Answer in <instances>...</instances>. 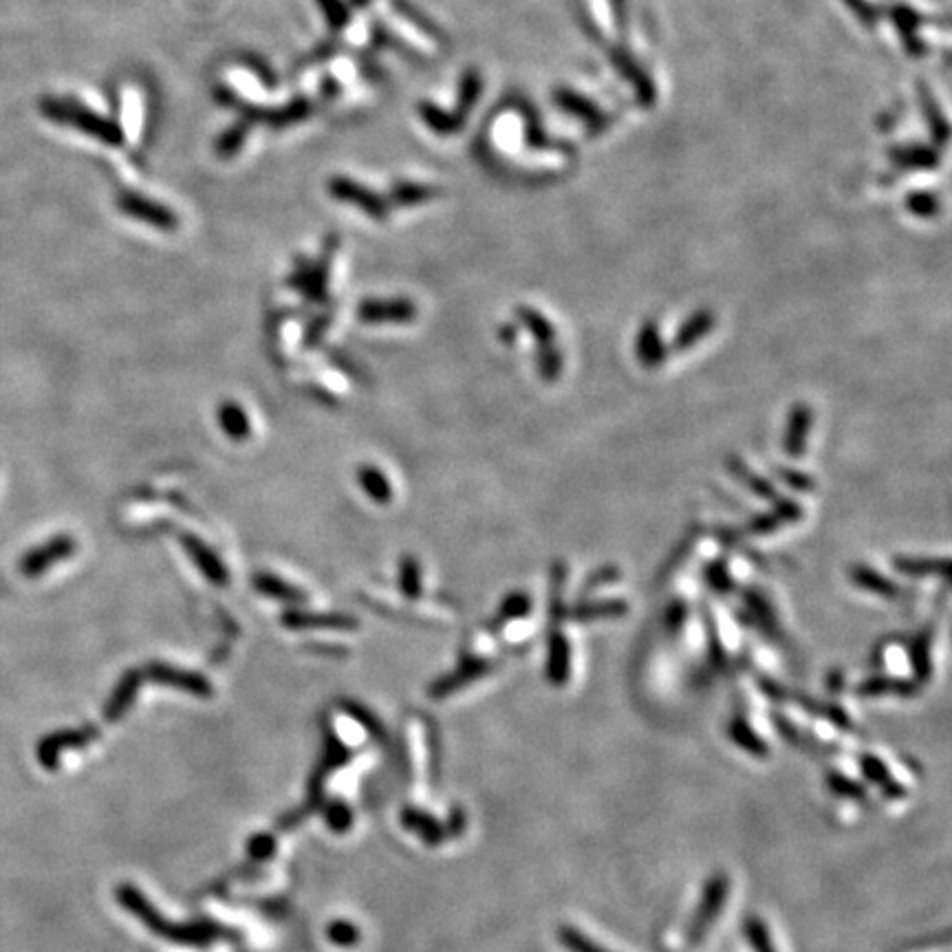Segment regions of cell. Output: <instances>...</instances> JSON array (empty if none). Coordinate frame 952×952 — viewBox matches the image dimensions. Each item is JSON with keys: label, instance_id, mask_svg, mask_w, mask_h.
Listing matches in <instances>:
<instances>
[{"label": "cell", "instance_id": "1", "mask_svg": "<svg viewBox=\"0 0 952 952\" xmlns=\"http://www.w3.org/2000/svg\"><path fill=\"white\" fill-rule=\"evenodd\" d=\"M42 111H45L47 117L56 119V122L73 126L86 135L100 139V142L106 146H124L126 142L124 131L115 122L75 102L47 100L45 104H42Z\"/></svg>", "mask_w": 952, "mask_h": 952}, {"label": "cell", "instance_id": "2", "mask_svg": "<svg viewBox=\"0 0 952 952\" xmlns=\"http://www.w3.org/2000/svg\"><path fill=\"white\" fill-rule=\"evenodd\" d=\"M730 897V878L726 873H714L712 878L703 884V891L699 897V904L695 908V917L690 919L688 926V944L699 946L703 939L708 937L710 928L717 924L726 902Z\"/></svg>", "mask_w": 952, "mask_h": 952}, {"label": "cell", "instance_id": "3", "mask_svg": "<svg viewBox=\"0 0 952 952\" xmlns=\"http://www.w3.org/2000/svg\"><path fill=\"white\" fill-rule=\"evenodd\" d=\"M117 208L122 214L131 216V219L144 221L153 227H159L164 232H172L179 225V219L170 208L157 201H150L137 192H122L117 197Z\"/></svg>", "mask_w": 952, "mask_h": 952}, {"label": "cell", "instance_id": "4", "mask_svg": "<svg viewBox=\"0 0 952 952\" xmlns=\"http://www.w3.org/2000/svg\"><path fill=\"white\" fill-rule=\"evenodd\" d=\"M329 192L333 199L357 205V208H360L364 214H369L371 219L384 221L388 216L386 201L380 197V194H375L373 190L362 186V183L351 181L346 177H333L329 181Z\"/></svg>", "mask_w": 952, "mask_h": 952}, {"label": "cell", "instance_id": "5", "mask_svg": "<svg viewBox=\"0 0 952 952\" xmlns=\"http://www.w3.org/2000/svg\"><path fill=\"white\" fill-rule=\"evenodd\" d=\"M811 419H814V415H811L807 404H796L792 408V413H789L785 441H783V448L789 457H800V454L805 452Z\"/></svg>", "mask_w": 952, "mask_h": 952}, {"label": "cell", "instance_id": "6", "mask_svg": "<svg viewBox=\"0 0 952 952\" xmlns=\"http://www.w3.org/2000/svg\"><path fill=\"white\" fill-rule=\"evenodd\" d=\"M360 318L364 322H408L415 318V305L408 300L391 302H364L360 307Z\"/></svg>", "mask_w": 952, "mask_h": 952}, {"label": "cell", "instance_id": "7", "mask_svg": "<svg viewBox=\"0 0 952 952\" xmlns=\"http://www.w3.org/2000/svg\"><path fill=\"white\" fill-rule=\"evenodd\" d=\"M571 675V648L565 635L554 633L549 640V657H547V679L554 686H562L569 681Z\"/></svg>", "mask_w": 952, "mask_h": 952}, {"label": "cell", "instance_id": "8", "mask_svg": "<svg viewBox=\"0 0 952 952\" xmlns=\"http://www.w3.org/2000/svg\"><path fill=\"white\" fill-rule=\"evenodd\" d=\"M637 357H640L646 369H655L666 360V344L662 335H659V327L651 320L644 324L640 335H637Z\"/></svg>", "mask_w": 952, "mask_h": 952}, {"label": "cell", "instance_id": "9", "mask_svg": "<svg viewBox=\"0 0 952 952\" xmlns=\"http://www.w3.org/2000/svg\"><path fill=\"white\" fill-rule=\"evenodd\" d=\"M712 327H714V313L708 309L697 311L688 322L681 324V329L675 338V349L679 351L690 349V346H695L703 335H708Z\"/></svg>", "mask_w": 952, "mask_h": 952}, {"label": "cell", "instance_id": "10", "mask_svg": "<svg viewBox=\"0 0 952 952\" xmlns=\"http://www.w3.org/2000/svg\"><path fill=\"white\" fill-rule=\"evenodd\" d=\"M728 732H730V739L734 741V745H739V748L745 750L748 754L759 756V759H763V756L770 754L767 743L759 737V732H756L745 719H739V717L732 719Z\"/></svg>", "mask_w": 952, "mask_h": 952}, {"label": "cell", "instance_id": "11", "mask_svg": "<svg viewBox=\"0 0 952 952\" xmlns=\"http://www.w3.org/2000/svg\"><path fill=\"white\" fill-rule=\"evenodd\" d=\"M860 767H862V772L864 776L869 778L871 783L875 785H880L886 796H891V798H902L906 794V789L902 785H897L893 781V776L889 772V767H886L880 759H875V756H862V761H860Z\"/></svg>", "mask_w": 952, "mask_h": 952}, {"label": "cell", "instance_id": "12", "mask_svg": "<svg viewBox=\"0 0 952 952\" xmlns=\"http://www.w3.org/2000/svg\"><path fill=\"white\" fill-rule=\"evenodd\" d=\"M309 113H311V102L305 100V97H298V100L289 102L283 108H276V111H263V108H261L258 119H267V122L272 124L274 128H283V126L296 124V122H300V119L309 117Z\"/></svg>", "mask_w": 952, "mask_h": 952}, {"label": "cell", "instance_id": "13", "mask_svg": "<svg viewBox=\"0 0 952 952\" xmlns=\"http://www.w3.org/2000/svg\"><path fill=\"white\" fill-rule=\"evenodd\" d=\"M915 692V686L908 684V681L902 679H891V677H873L858 688V695L864 697H880V695H900L908 697Z\"/></svg>", "mask_w": 952, "mask_h": 952}, {"label": "cell", "instance_id": "14", "mask_svg": "<svg viewBox=\"0 0 952 952\" xmlns=\"http://www.w3.org/2000/svg\"><path fill=\"white\" fill-rule=\"evenodd\" d=\"M851 578H853V582L858 584V587L867 589V591H873V593H878V595H897V587H895V584H893L889 578H884L882 573H878V571L867 567V565L853 567V569H851Z\"/></svg>", "mask_w": 952, "mask_h": 952}, {"label": "cell", "instance_id": "15", "mask_svg": "<svg viewBox=\"0 0 952 952\" xmlns=\"http://www.w3.org/2000/svg\"><path fill=\"white\" fill-rule=\"evenodd\" d=\"M558 941L569 952H611L604 946H600L598 941H593L589 935H584L576 926H567V924L558 928Z\"/></svg>", "mask_w": 952, "mask_h": 952}, {"label": "cell", "instance_id": "16", "mask_svg": "<svg viewBox=\"0 0 952 952\" xmlns=\"http://www.w3.org/2000/svg\"><path fill=\"white\" fill-rule=\"evenodd\" d=\"M419 113H421V117L426 119V124H428L435 133L448 135V133L457 131V128H461V119H457V117L446 113V111H441V108H437L435 104H430V102L419 104Z\"/></svg>", "mask_w": 952, "mask_h": 952}, {"label": "cell", "instance_id": "17", "mask_svg": "<svg viewBox=\"0 0 952 952\" xmlns=\"http://www.w3.org/2000/svg\"><path fill=\"white\" fill-rule=\"evenodd\" d=\"M518 316H521V320L525 322V327L534 333V338L538 340L540 346L554 344L556 329L551 327V322H549L547 318H543L538 311L529 309V307H521V309H518Z\"/></svg>", "mask_w": 952, "mask_h": 952}, {"label": "cell", "instance_id": "18", "mask_svg": "<svg viewBox=\"0 0 952 952\" xmlns=\"http://www.w3.org/2000/svg\"><path fill=\"white\" fill-rule=\"evenodd\" d=\"M435 197V190L428 186H419L413 181H397L391 192V199L397 205H417Z\"/></svg>", "mask_w": 952, "mask_h": 952}, {"label": "cell", "instance_id": "19", "mask_svg": "<svg viewBox=\"0 0 952 952\" xmlns=\"http://www.w3.org/2000/svg\"><path fill=\"white\" fill-rule=\"evenodd\" d=\"M730 468L734 474H739V479H743V483L748 485V488L756 494V496H761V499H767V501H776L778 499V494L774 492L772 488V483H767L765 479H761V476H756L754 472L748 470V465L741 463L739 459H730Z\"/></svg>", "mask_w": 952, "mask_h": 952}, {"label": "cell", "instance_id": "20", "mask_svg": "<svg viewBox=\"0 0 952 952\" xmlns=\"http://www.w3.org/2000/svg\"><path fill=\"white\" fill-rule=\"evenodd\" d=\"M250 126H252V122L241 119V122H236L234 126L227 128V131L219 137V142H216V153L223 155V157H232L234 153H238V150H241V146H243V142H245L247 133H250Z\"/></svg>", "mask_w": 952, "mask_h": 952}, {"label": "cell", "instance_id": "21", "mask_svg": "<svg viewBox=\"0 0 952 952\" xmlns=\"http://www.w3.org/2000/svg\"><path fill=\"white\" fill-rule=\"evenodd\" d=\"M895 569L908 573V576H926V573H941L948 569V560H930V558H895Z\"/></svg>", "mask_w": 952, "mask_h": 952}, {"label": "cell", "instance_id": "22", "mask_svg": "<svg viewBox=\"0 0 952 952\" xmlns=\"http://www.w3.org/2000/svg\"><path fill=\"white\" fill-rule=\"evenodd\" d=\"M186 545H188L186 549L190 551L192 558H197L199 567L205 571V576L212 578V580H216V582H219V584H223V580H225V571H223L221 562L216 560V556L212 554V551L203 549V545H201V543H197V540H186Z\"/></svg>", "mask_w": 952, "mask_h": 952}, {"label": "cell", "instance_id": "23", "mask_svg": "<svg viewBox=\"0 0 952 952\" xmlns=\"http://www.w3.org/2000/svg\"><path fill=\"white\" fill-rule=\"evenodd\" d=\"M745 935H748V941L754 952H778L772 941L770 928L765 926L763 919L750 917L748 922H745Z\"/></svg>", "mask_w": 952, "mask_h": 952}, {"label": "cell", "instance_id": "24", "mask_svg": "<svg viewBox=\"0 0 952 952\" xmlns=\"http://www.w3.org/2000/svg\"><path fill=\"white\" fill-rule=\"evenodd\" d=\"M221 424L225 428L227 435H232L236 439L245 437L250 432V421H247L245 413L236 404H225L221 410Z\"/></svg>", "mask_w": 952, "mask_h": 952}, {"label": "cell", "instance_id": "25", "mask_svg": "<svg viewBox=\"0 0 952 952\" xmlns=\"http://www.w3.org/2000/svg\"><path fill=\"white\" fill-rule=\"evenodd\" d=\"M360 481L364 485V490L369 492V496H373L377 503L391 501V485L386 483L382 472H377L375 468H362Z\"/></svg>", "mask_w": 952, "mask_h": 952}, {"label": "cell", "instance_id": "26", "mask_svg": "<svg viewBox=\"0 0 952 952\" xmlns=\"http://www.w3.org/2000/svg\"><path fill=\"white\" fill-rule=\"evenodd\" d=\"M911 662H913V670H915L917 679L926 681L930 677V635H928V631L919 635L915 640V644L911 648Z\"/></svg>", "mask_w": 952, "mask_h": 952}, {"label": "cell", "instance_id": "27", "mask_svg": "<svg viewBox=\"0 0 952 952\" xmlns=\"http://www.w3.org/2000/svg\"><path fill=\"white\" fill-rule=\"evenodd\" d=\"M538 371H540V377H543V380H547V382L558 380V375L562 371V355L554 349V344L540 346Z\"/></svg>", "mask_w": 952, "mask_h": 952}, {"label": "cell", "instance_id": "28", "mask_svg": "<svg viewBox=\"0 0 952 952\" xmlns=\"http://www.w3.org/2000/svg\"><path fill=\"white\" fill-rule=\"evenodd\" d=\"M626 611V604L624 602H602V604H587V607H580L573 611V615H576V618L573 620H598L600 615H609V618H613V615H620Z\"/></svg>", "mask_w": 952, "mask_h": 952}, {"label": "cell", "instance_id": "29", "mask_svg": "<svg viewBox=\"0 0 952 952\" xmlns=\"http://www.w3.org/2000/svg\"><path fill=\"white\" fill-rule=\"evenodd\" d=\"M316 3L320 5L322 9V14L324 18H327V23L331 29H342L346 23H349V7H346L342 0H316Z\"/></svg>", "mask_w": 952, "mask_h": 952}, {"label": "cell", "instance_id": "30", "mask_svg": "<svg viewBox=\"0 0 952 952\" xmlns=\"http://www.w3.org/2000/svg\"><path fill=\"white\" fill-rule=\"evenodd\" d=\"M827 785H829L838 796H842V798L862 800L864 796H867V794H864V787H862L860 783L851 781V778L842 776V774H838V772H831V774H829Z\"/></svg>", "mask_w": 952, "mask_h": 952}, {"label": "cell", "instance_id": "31", "mask_svg": "<svg viewBox=\"0 0 952 952\" xmlns=\"http://www.w3.org/2000/svg\"><path fill=\"white\" fill-rule=\"evenodd\" d=\"M529 609H532V602H529L525 593H512L510 598L503 602L501 615L503 618H523Z\"/></svg>", "mask_w": 952, "mask_h": 952}, {"label": "cell", "instance_id": "32", "mask_svg": "<svg viewBox=\"0 0 952 952\" xmlns=\"http://www.w3.org/2000/svg\"><path fill=\"white\" fill-rule=\"evenodd\" d=\"M419 567H417V562L413 558H408L404 560V569H402V587L406 593L410 595H417L419 593Z\"/></svg>", "mask_w": 952, "mask_h": 952}, {"label": "cell", "instance_id": "33", "mask_svg": "<svg viewBox=\"0 0 952 952\" xmlns=\"http://www.w3.org/2000/svg\"><path fill=\"white\" fill-rule=\"evenodd\" d=\"M479 89H481L479 75H474V73L465 75L463 82H461V106L463 108H470V104L476 100V97H479Z\"/></svg>", "mask_w": 952, "mask_h": 952}, {"label": "cell", "instance_id": "34", "mask_svg": "<svg viewBox=\"0 0 952 952\" xmlns=\"http://www.w3.org/2000/svg\"><path fill=\"white\" fill-rule=\"evenodd\" d=\"M781 518H778L776 514H763V516H756L752 518V523H750V532L752 534H772L776 532L778 527H781Z\"/></svg>", "mask_w": 952, "mask_h": 952}, {"label": "cell", "instance_id": "35", "mask_svg": "<svg viewBox=\"0 0 952 952\" xmlns=\"http://www.w3.org/2000/svg\"><path fill=\"white\" fill-rule=\"evenodd\" d=\"M774 507H776V516L781 518V521H800V518H803V507H800L798 503L794 501H787V499H776L774 501Z\"/></svg>", "mask_w": 952, "mask_h": 952}, {"label": "cell", "instance_id": "36", "mask_svg": "<svg viewBox=\"0 0 952 952\" xmlns=\"http://www.w3.org/2000/svg\"><path fill=\"white\" fill-rule=\"evenodd\" d=\"M783 476L781 479L787 483V485H792L794 490L798 492H809V490H814V481L809 479V476L805 474H800V472H792V470H778Z\"/></svg>", "mask_w": 952, "mask_h": 952}, {"label": "cell", "instance_id": "37", "mask_svg": "<svg viewBox=\"0 0 952 952\" xmlns=\"http://www.w3.org/2000/svg\"><path fill=\"white\" fill-rule=\"evenodd\" d=\"M256 587L261 589V591H265V593H269V595H283V598H289V595H296L294 591L287 589L283 582H278V580H274V578H267V576H265V578H258Z\"/></svg>", "mask_w": 952, "mask_h": 952}, {"label": "cell", "instance_id": "38", "mask_svg": "<svg viewBox=\"0 0 952 952\" xmlns=\"http://www.w3.org/2000/svg\"><path fill=\"white\" fill-rule=\"evenodd\" d=\"M710 580H712V587H714V589H719V591H730V589H732V580H730V576H728L726 567H721V565L712 567V569H710Z\"/></svg>", "mask_w": 952, "mask_h": 952}, {"label": "cell", "instance_id": "39", "mask_svg": "<svg viewBox=\"0 0 952 952\" xmlns=\"http://www.w3.org/2000/svg\"><path fill=\"white\" fill-rule=\"evenodd\" d=\"M684 618H686V609H684V604H670V609L666 613V624L670 626V629H679L681 624H684Z\"/></svg>", "mask_w": 952, "mask_h": 952}]
</instances>
